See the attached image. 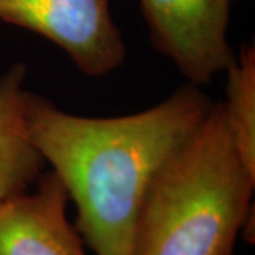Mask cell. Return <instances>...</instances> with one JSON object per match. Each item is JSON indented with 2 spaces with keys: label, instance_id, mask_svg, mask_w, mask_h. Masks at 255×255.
Wrapping results in <instances>:
<instances>
[{
  "label": "cell",
  "instance_id": "cell-4",
  "mask_svg": "<svg viewBox=\"0 0 255 255\" xmlns=\"http://www.w3.org/2000/svg\"><path fill=\"white\" fill-rule=\"evenodd\" d=\"M234 0H139L150 41L193 85L204 87L236 60L228 41Z\"/></svg>",
  "mask_w": 255,
  "mask_h": 255
},
{
  "label": "cell",
  "instance_id": "cell-6",
  "mask_svg": "<svg viewBox=\"0 0 255 255\" xmlns=\"http://www.w3.org/2000/svg\"><path fill=\"white\" fill-rule=\"evenodd\" d=\"M27 74L26 64L16 63L0 77V203L28 190L46 170L24 125Z\"/></svg>",
  "mask_w": 255,
  "mask_h": 255
},
{
  "label": "cell",
  "instance_id": "cell-3",
  "mask_svg": "<svg viewBox=\"0 0 255 255\" xmlns=\"http://www.w3.org/2000/svg\"><path fill=\"white\" fill-rule=\"evenodd\" d=\"M111 0H0V20L44 37L78 71L102 78L127 60V44Z\"/></svg>",
  "mask_w": 255,
  "mask_h": 255
},
{
  "label": "cell",
  "instance_id": "cell-5",
  "mask_svg": "<svg viewBox=\"0 0 255 255\" xmlns=\"http://www.w3.org/2000/svg\"><path fill=\"white\" fill-rule=\"evenodd\" d=\"M70 197L47 169L28 190L0 203V255H87L68 220Z\"/></svg>",
  "mask_w": 255,
  "mask_h": 255
},
{
  "label": "cell",
  "instance_id": "cell-7",
  "mask_svg": "<svg viewBox=\"0 0 255 255\" xmlns=\"http://www.w3.org/2000/svg\"><path fill=\"white\" fill-rule=\"evenodd\" d=\"M223 102L230 132L247 169L255 176V47L243 44L226 70Z\"/></svg>",
  "mask_w": 255,
  "mask_h": 255
},
{
  "label": "cell",
  "instance_id": "cell-1",
  "mask_svg": "<svg viewBox=\"0 0 255 255\" xmlns=\"http://www.w3.org/2000/svg\"><path fill=\"white\" fill-rule=\"evenodd\" d=\"M213 101L187 82L150 108L84 117L26 91V132L75 206L74 226L94 255H133L146 194L196 132Z\"/></svg>",
  "mask_w": 255,
  "mask_h": 255
},
{
  "label": "cell",
  "instance_id": "cell-2",
  "mask_svg": "<svg viewBox=\"0 0 255 255\" xmlns=\"http://www.w3.org/2000/svg\"><path fill=\"white\" fill-rule=\"evenodd\" d=\"M254 190L223 102H213L147 191L133 255H234Z\"/></svg>",
  "mask_w": 255,
  "mask_h": 255
}]
</instances>
